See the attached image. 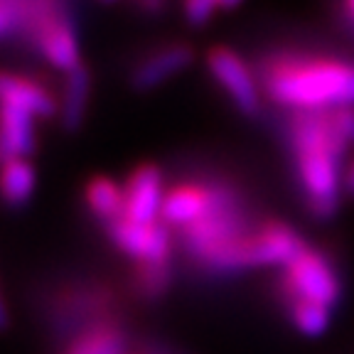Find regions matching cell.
<instances>
[{
  "label": "cell",
  "instance_id": "obj_16",
  "mask_svg": "<svg viewBox=\"0 0 354 354\" xmlns=\"http://www.w3.org/2000/svg\"><path fill=\"white\" fill-rule=\"evenodd\" d=\"M219 10V0H183V15L189 28H205Z\"/></svg>",
  "mask_w": 354,
  "mask_h": 354
},
{
  "label": "cell",
  "instance_id": "obj_13",
  "mask_svg": "<svg viewBox=\"0 0 354 354\" xmlns=\"http://www.w3.org/2000/svg\"><path fill=\"white\" fill-rule=\"evenodd\" d=\"M64 354H126V332L116 322H101L74 335Z\"/></svg>",
  "mask_w": 354,
  "mask_h": 354
},
{
  "label": "cell",
  "instance_id": "obj_17",
  "mask_svg": "<svg viewBox=\"0 0 354 354\" xmlns=\"http://www.w3.org/2000/svg\"><path fill=\"white\" fill-rule=\"evenodd\" d=\"M136 6H138L143 12H150V15H155V12L165 10L167 0H136Z\"/></svg>",
  "mask_w": 354,
  "mask_h": 354
},
{
  "label": "cell",
  "instance_id": "obj_20",
  "mask_svg": "<svg viewBox=\"0 0 354 354\" xmlns=\"http://www.w3.org/2000/svg\"><path fill=\"white\" fill-rule=\"evenodd\" d=\"M15 32V28H12V20L8 17V12L0 8V37H8V35Z\"/></svg>",
  "mask_w": 354,
  "mask_h": 354
},
{
  "label": "cell",
  "instance_id": "obj_12",
  "mask_svg": "<svg viewBox=\"0 0 354 354\" xmlns=\"http://www.w3.org/2000/svg\"><path fill=\"white\" fill-rule=\"evenodd\" d=\"M35 183V167L25 158L0 165V202L10 209H20L32 197Z\"/></svg>",
  "mask_w": 354,
  "mask_h": 354
},
{
  "label": "cell",
  "instance_id": "obj_9",
  "mask_svg": "<svg viewBox=\"0 0 354 354\" xmlns=\"http://www.w3.org/2000/svg\"><path fill=\"white\" fill-rule=\"evenodd\" d=\"M0 106H15L39 118H52L59 113L57 99L42 84L8 72H0Z\"/></svg>",
  "mask_w": 354,
  "mask_h": 354
},
{
  "label": "cell",
  "instance_id": "obj_8",
  "mask_svg": "<svg viewBox=\"0 0 354 354\" xmlns=\"http://www.w3.org/2000/svg\"><path fill=\"white\" fill-rule=\"evenodd\" d=\"M37 50L50 59L62 72H72L79 66V50H77V35H74V22L66 8H62L52 20H47L42 30L35 37Z\"/></svg>",
  "mask_w": 354,
  "mask_h": 354
},
{
  "label": "cell",
  "instance_id": "obj_24",
  "mask_svg": "<svg viewBox=\"0 0 354 354\" xmlns=\"http://www.w3.org/2000/svg\"><path fill=\"white\" fill-rule=\"evenodd\" d=\"M101 3H111V0H101Z\"/></svg>",
  "mask_w": 354,
  "mask_h": 354
},
{
  "label": "cell",
  "instance_id": "obj_5",
  "mask_svg": "<svg viewBox=\"0 0 354 354\" xmlns=\"http://www.w3.org/2000/svg\"><path fill=\"white\" fill-rule=\"evenodd\" d=\"M111 243L118 251L140 263H175L177 243L172 236V229H167L162 221L158 224H133L128 219H118L106 227Z\"/></svg>",
  "mask_w": 354,
  "mask_h": 354
},
{
  "label": "cell",
  "instance_id": "obj_23",
  "mask_svg": "<svg viewBox=\"0 0 354 354\" xmlns=\"http://www.w3.org/2000/svg\"><path fill=\"white\" fill-rule=\"evenodd\" d=\"M128 354V352H126ZM138 354H158V352H150V349H145V352H138Z\"/></svg>",
  "mask_w": 354,
  "mask_h": 354
},
{
  "label": "cell",
  "instance_id": "obj_7",
  "mask_svg": "<svg viewBox=\"0 0 354 354\" xmlns=\"http://www.w3.org/2000/svg\"><path fill=\"white\" fill-rule=\"evenodd\" d=\"M194 62V50L187 42H170L143 57V62L133 66L128 84L133 91H150V88L165 84L170 77L185 72Z\"/></svg>",
  "mask_w": 354,
  "mask_h": 354
},
{
  "label": "cell",
  "instance_id": "obj_19",
  "mask_svg": "<svg viewBox=\"0 0 354 354\" xmlns=\"http://www.w3.org/2000/svg\"><path fill=\"white\" fill-rule=\"evenodd\" d=\"M344 194L347 197H354V158L347 165V175H344Z\"/></svg>",
  "mask_w": 354,
  "mask_h": 354
},
{
  "label": "cell",
  "instance_id": "obj_4",
  "mask_svg": "<svg viewBox=\"0 0 354 354\" xmlns=\"http://www.w3.org/2000/svg\"><path fill=\"white\" fill-rule=\"evenodd\" d=\"M207 69L241 116H259L261 104H263L259 74L236 50L224 47V44L212 47L207 52Z\"/></svg>",
  "mask_w": 354,
  "mask_h": 354
},
{
  "label": "cell",
  "instance_id": "obj_14",
  "mask_svg": "<svg viewBox=\"0 0 354 354\" xmlns=\"http://www.w3.org/2000/svg\"><path fill=\"white\" fill-rule=\"evenodd\" d=\"M175 281V263H140L133 268V295L143 303H158L165 298Z\"/></svg>",
  "mask_w": 354,
  "mask_h": 354
},
{
  "label": "cell",
  "instance_id": "obj_1",
  "mask_svg": "<svg viewBox=\"0 0 354 354\" xmlns=\"http://www.w3.org/2000/svg\"><path fill=\"white\" fill-rule=\"evenodd\" d=\"M295 192L313 219L337 214L344 197V175L352 140L347 138L337 111L290 113L283 126Z\"/></svg>",
  "mask_w": 354,
  "mask_h": 354
},
{
  "label": "cell",
  "instance_id": "obj_21",
  "mask_svg": "<svg viewBox=\"0 0 354 354\" xmlns=\"http://www.w3.org/2000/svg\"><path fill=\"white\" fill-rule=\"evenodd\" d=\"M342 17L354 28V0H342Z\"/></svg>",
  "mask_w": 354,
  "mask_h": 354
},
{
  "label": "cell",
  "instance_id": "obj_15",
  "mask_svg": "<svg viewBox=\"0 0 354 354\" xmlns=\"http://www.w3.org/2000/svg\"><path fill=\"white\" fill-rule=\"evenodd\" d=\"M86 205L91 214L104 221V227L113 224L123 216V187L109 177H94L86 185Z\"/></svg>",
  "mask_w": 354,
  "mask_h": 354
},
{
  "label": "cell",
  "instance_id": "obj_3",
  "mask_svg": "<svg viewBox=\"0 0 354 354\" xmlns=\"http://www.w3.org/2000/svg\"><path fill=\"white\" fill-rule=\"evenodd\" d=\"M273 293L295 332L305 337H320L327 332L332 313L342 300L337 261L330 251L308 241L286 266L278 268Z\"/></svg>",
  "mask_w": 354,
  "mask_h": 354
},
{
  "label": "cell",
  "instance_id": "obj_2",
  "mask_svg": "<svg viewBox=\"0 0 354 354\" xmlns=\"http://www.w3.org/2000/svg\"><path fill=\"white\" fill-rule=\"evenodd\" d=\"M261 91L290 113L354 109V59L286 47L254 64Z\"/></svg>",
  "mask_w": 354,
  "mask_h": 354
},
{
  "label": "cell",
  "instance_id": "obj_6",
  "mask_svg": "<svg viewBox=\"0 0 354 354\" xmlns=\"http://www.w3.org/2000/svg\"><path fill=\"white\" fill-rule=\"evenodd\" d=\"M162 172L153 162H143L128 175L123 185V216L133 224H158L165 202Z\"/></svg>",
  "mask_w": 354,
  "mask_h": 354
},
{
  "label": "cell",
  "instance_id": "obj_18",
  "mask_svg": "<svg viewBox=\"0 0 354 354\" xmlns=\"http://www.w3.org/2000/svg\"><path fill=\"white\" fill-rule=\"evenodd\" d=\"M10 327V310H8V303L0 293V332H6Z\"/></svg>",
  "mask_w": 354,
  "mask_h": 354
},
{
  "label": "cell",
  "instance_id": "obj_22",
  "mask_svg": "<svg viewBox=\"0 0 354 354\" xmlns=\"http://www.w3.org/2000/svg\"><path fill=\"white\" fill-rule=\"evenodd\" d=\"M243 0H219V10H236Z\"/></svg>",
  "mask_w": 354,
  "mask_h": 354
},
{
  "label": "cell",
  "instance_id": "obj_11",
  "mask_svg": "<svg viewBox=\"0 0 354 354\" xmlns=\"http://www.w3.org/2000/svg\"><path fill=\"white\" fill-rule=\"evenodd\" d=\"M88 86H91V79H88V72L84 64L74 66L72 72H66L59 99V121L66 133H77L82 128L88 104Z\"/></svg>",
  "mask_w": 354,
  "mask_h": 354
},
{
  "label": "cell",
  "instance_id": "obj_10",
  "mask_svg": "<svg viewBox=\"0 0 354 354\" xmlns=\"http://www.w3.org/2000/svg\"><path fill=\"white\" fill-rule=\"evenodd\" d=\"M35 116L15 106H0V165L17 158L28 160L37 148L35 140Z\"/></svg>",
  "mask_w": 354,
  "mask_h": 354
}]
</instances>
